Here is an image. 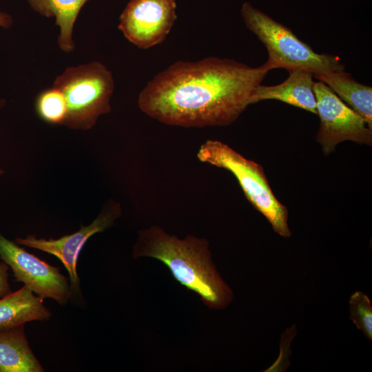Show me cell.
Instances as JSON below:
<instances>
[{
  "label": "cell",
  "mask_w": 372,
  "mask_h": 372,
  "mask_svg": "<svg viewBox=\"0 0 372 372\" xmlns=\"http://www.w3.org/2000/svg\"><path fill=\"white\" fill-rule=\"evenodd\" d=\"M121 214L120 204L111 200L104 205L91 224L82 226L73 234L58 239L37 238L34 236H28L25 238H17L15 242L57 257L69 273L72 293H79L80 280L76 271V263L81 249L89 238L107 229Z\"/></svg>",
  "instance_id": "cell-9"
},
{
  "label": "cell",
  "mask_w": 372,
  "mask_h": 372,
  "mask_svg": "<svg viewBox=\"0 0 372 372\" xmlns=\"http://www.w3.org/2000/svg\"><path fill=\"white\" fill-rule=\"evenodd\" d=\"M196 156L202 163L231 172L247 200L265 217L273 231L285 238L291 236L287 208L273 193L260 165L244 157L227 144L214 139L202 143Z\"/></svg>",
  "instance_id": "cell-4"
},
{
  "label": "cell",
  "mask_w": 372,
  "mask_h": 372,
  "mask_svg": "<svg viewBox=\"0 0 372 372\" xmlns=\"http://www.w3.org/2000/svg\"><path fill=\"white\" fill-rule=\"evenodd\" d=\"M241 15L246 27L266 48L268 59L265 64L269 70H304L313 75L344 70L345 66L338 56L316 52L289 28L249 2L242 4Z\"/></svg>",
  "instance_id": "cell-3"
},
{
  "label": "cell",
  "mask_w": 372,
  "mask_h": 372,
  "mask_svg": "<svg viewBox=\"0 0 372 372\" xmlns=\"http://www.w3.org/2000/svg\"><path fill=\"white\" fill-rule=\"evenodd\" d=\"M6 104V100L0 98V110L4 107Z\"/></svg>",
  "instance_id": "cell-19"
},
{
  "label": "cell",
  "mask_w": 372,
  "mask_h": 372,
  "mask_svg": "<svg viewBox=\"0 0 372 372\" xmlns=\"http://www.w3.org/2000/svg\"><path fill=\"white\" fill-rule=\"evenodd\" d=\"M13 23V19L10 14L5 12H0V28H8Z\"/></svg>",
  "instance_id": "cell-18"
},
{
  "label": "cell",
  "mask_w": 372,
  "mask_h": 372,
  "mask_svg": "<svg viewBox=\"0 0 372 372\" xmlns=\"http://www.w3.org/2000/svg\"><path fill=\"white\" fill-rule=\"evenodd\" d=\"M0 258L11 268L16 281L23 282L41 298H52L63 305L71 298L70 285L59 268L28 252L1 234Z\"/></svg>",
  "instance_id": "cell-7"
},
{
  "label": "cell",
  "mask_w": 372,
  "mask_h": 372,
  "mask_svg": "<svg viewBox=\"0 0 372 372\" xmlns=\"http://www.w3.org/2000/svg\"><path fill=\"white\" fill-rule=\"evenodd\" d=\"M30 349L24 324L0 328V372H43Z\"/></svg>",
  "instance_id": "cell-11"
},
{
  "label": "cell",
  "mask_w": 372,
  "mask_h": 372,
  "mask_svg": "<svg viewBox=\"0 0 372 372\" xmlns=\"http://www.w3.org/2000/svg\"><path fill=\"white\" fill-rule=\"evenodd\" d=\"M8 266L4 262H0V298L12 292L8 282Z\"/></svg>",
  "instance_id": "cell-17"
},
{
  "label": "cell",
  "mask_w": 372,
  "mask_h": 372,
  "mask_svg": "<svg viewBox=\"0 0 372 372\" xmlns=\"http://www.w3.org/2000/svg\"><path fill=\"white\" fill-rule=\"evenodd\" d=\"M175 0H130L119 17L118 28L141 49L162 43L176 19Z\"/></svg>",
  "instance_id": "cell-8"
},
{
  "label": "cell",
  "mask_w": 372,
  "mask_h": 372,
  "mask_svg": "<svg viewBox=\"0 0 372 372\" xmlns=\"http://www.w3.org/2000/svg\"><path fill=\"white\" fill-rule=\"evenodd\" d=\"M52 87L65 97L67 114L62 125L70 129L90 130L100 116L111 111L114 81L111 71L101 62L66 68L56 77Z\"/></svg>",
  "instance_id": "cell-5"
},
{
  "label": "cell",
  "mask_w": 372,
  "mask_h": 372,
  "mask_svg": "<svg viewBox=\"0 0 372 372\" xmlns=\"http://www.w3.org/2000/svg\"><path fill=\"white\" fill-rule=\"evenodd\" d=\"M270 70L234 59L206 57L178 61L156 74L140 92L144 114L172 126H227L251 105L255 88Z\"/></svg>",
  "instance_id": "cell-1"
},
{
  "label": "cell",
  "mask_w": 372,
  "mask_h": 372,
  "mask_svg": "<svg viewBox=\"0 0 372 372\" xmlns=\"http://www.w3.org/2000/svg\"><path fill=\"white\" fill-rule=\"evenodd\" d=\"M349 318L369 340H372V307L369 298L355 291L349 298Z\"/></svg>",
  "instance_id": "cell-16"
},
{
  "label": "cell",
  "mask_w": 372,
  "mask_h": 372,
  "mask_svg": "<svg viewBox=\"0 0 372 372\" xmlns=\"http://www.w3.org/2000/svg\"><path fill=\"white\" fill-rule=\"evenodd\" d=\"M289 72V77L280 84L258 85L251 96V104L277 100L317 114L313 73L304 70Z\"/></svg>",
  "instance_id": "cell-10"
},
{
  "label": "cell",
  "mask_w": 372,
  "mask_h": 372,
  "mask_svg": "<svg viewBox=\"0 0 372 372\" xmlns=\"http://www.w3.org/2000/svg\"><path fill=\"white\" fill-rule=\"evenodd\" d=\"M51 313L43 299L24 285L0 299V328L12 327L34 320H46Z\"/></svg>",
  "instance_id": "cell-12"
},
{
  "label": "cell",
  "mask_w": 372,
  "mask_h": 372,
  "mask_svg": "<svg viewBox=\"0 0 372 372\" xmlns=\"http://www.w3.org/2000/svg\"><path fill=\"white\" fill-rule=\"evenodd\" d=\"M132 254L162 262L177 282L197 293L211 309H225L233 300L232 290L216 269L205 238L180 239L153 225L138 232Z\"/></svg>",
  "instance_id": "cell-2"
},
{
  "label": "cell",
  "mask_w": 372,
  "mask_h": 372,
  "mask_svg": "<svg viewBox=\"0 0 372 372\" xmlns=\"http://www.w3.org/2000/svg\"><path fill=\"white\" fill-rule=\"evenodd\" d=\"M3 174H4L3 169L0 168V180H1V178L2 177V176L3 175Z\"/></svg>",
  "instance_id": "cell-20"
},
{
  "label": "cell",
  "mask_w": 372,
  "mask_h": 372,
  "mask_svg": "<svg viewBox=\"0 0 372 372\" xmlns=\"http://www.w3.org/2000/svg\"><path fill=\"white\" fill-rule=\"evenodd\" d=\"M314 92L320 118L316 139L324 155L346 141L371 146L372 129L359 114L321 81L315 82Z\"/></svg>",
  "instance_id": "cell-6"
},
{
  "label": "cell",
  "mask_w": 372,
  "mask_h": 372,
  "mask_svg": "<svg viewBox=\"0 0 372 372\" xmlns=\"http://www.w3.org/2000/svg\"><path fill=\"white\" fill-rule=\"evenodd\" d=\"M88 1L26 0L31 8L41 15L55 18V23L60 29L58 44L66 53L75 48L72 39L74 25L81 8Z\"/></svg>",
  "instance_id": "cell-14"
},
{
  "label": "cell",
  "mask_w": 372,
  "mask_h": 372,
  "mask_svg": "<svg viewBox=\"0 0 372 372\" xmlns=\"http://www.w3.org/2000/svg\"><path fill=\"white\" fill-rule=\"evenodd\" d=\"M35 108L39 117L48 123L62 125L66 117L65 97L59 90L54 87L42 91L37 96Z\"/></svg>",
  "instance_id": "cell-15"
},
{
  "label": "cell",
  "mask_w": 372,
  "mask_h": 372,
  "mask_svg": "<svg viewBox=\"0 0 372 372\" xmlns=\"http://www.w3.org/2000/svg\"><path fill=\"white\" fill-rule=\"evenodd\" d=\"M344 103L359 114L372 129V87L355 81L344 70L313 75Z\"/></svg>",
  "instance_id": "cell-13"
}]
</instances>
